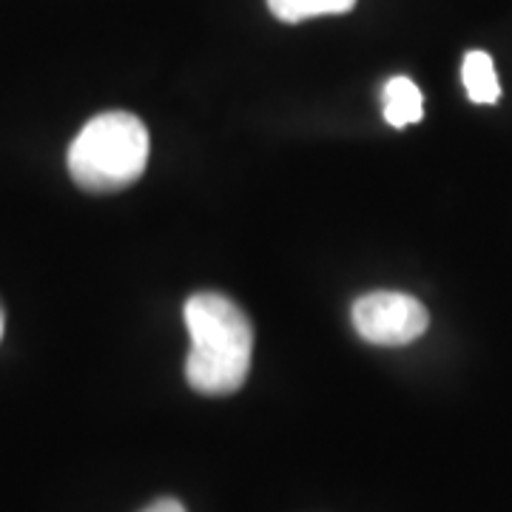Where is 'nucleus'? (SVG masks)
I'll use <instances>...</instances> for the list:
<instances>
[{
    "label": "nucleus",
    "mask_w": 512,
    "mask_h": 512,
    "mask_svg": "<svg viewBox=\"0 0 512 512\" xmlns=\"http://www.w3.org/2000/svg\"><path fill=\"white\" fill-rule=\"evenodd\" d=\"M191 350L185 379L205 396H231L245 384L254 356V328L234 299L222 293H194L185 302Z\"/></svg>",
    "instance_id": "obj_1"
},
{
    "label": "nucleus",
    "mask_w": 512,
    "mask_h": 512,
    "mask_svg": "<svg viewBox=\"0 0 512 512\" xmlns=\"http://www.w3.org/2000/svg\"><path fill=\"white\" fill-rule=\"evenodd\" d=\"M148 128L128 111L92 117L69 148V174L83 191L109 194L143 177L148 163Z\"/></svg>",
    "instance_id": "obj_2"
},
{
    "label": "nucleus",
    "mask_w": 512,
    "mask_h": 512,
    "mask_svg": "<svg viewBox=\"0 0 512 512\" xmlns=\"http://www.w3.org/2000/svg\"><path fill=\"white\" fill-rule=\"evenodd\" d=\"M430 325V313L416 296L396 291H376L356 299L353 328L356 333L382 348H399L416 342Z\"/></svg>",
    "instance_id": "obj_3"
},
{
    "label": "nucleus",
    "mask_w": 512,
    "mask_h": 512,
    "mask_svg": "<svg viewBox=\"0 0 512 512\" xmlns=\"http://www.w3.org/2000/svg\"><path fill=\"white\" fill-rule=\"evenodd\" d=\"M384 120L393 128H407L413 123H419L424 114V100H421L419 86L410 77H390L384 86Z\"/></svg>",
    "instance_id": "obj_4"
},
{
    "label": "nucleus",
    "mask_w": 512,
    "mask_h": 512,
    "mask_svg": "<svg viewBox=\"0 0 512 512\" xmlns=\"http://www.w3.org/2000/svg\"><path fill=\"white\" fill-rule=\"evenodd\" d=\"M461 83L467 89V97L478 106H493L501 97V83H498V74H495L493 57L481 52V49H473V52L464 55Z\"/></svg>",
    "instance_id": "obj_5"
},
{
    "label": "nucleus",
    "mask_w": 512,
    "mask_h": 512,
    "mask_svg": "<svg viewBox=\"0 0 512 512\" xmlns=\"http://www.w3.org/2000/svg\"><path fill=\"white\" fill-rule=\"evenodd\" d=\"M356 6V0H268V9L282 23L322 18V15H345Z\"/></svg>",
    "instance_id": "obj_6"
},
{
    "label": "nucleus",
    "mask_w": 512,
    "mask_h": 512,
    "mask_svg": "<svg viewBox=\"0 0 512 512\" xmlns=\"http://www.w3.org/2000/svg\"><path fill=\"white\" fill-rule=\"evenodd\" d=\"M143 512H185V507L180 501H174V498H160V501L148 504Z\"/></svg>",
    "instance_id": "obj_7"
},
{
    "label": "nucleus",
    "mask_w": 512,
    "mask_h": 512,
    "mask_svg": "<svg viewBox=\"0 0 512 512\" xmlns=\"http://www.w3.org/2000/svg\"><path fill=\"white\" fill-rule=\"evenodd\" d=\"M0 339H3V311H0Z\"/></svg>",
    "instance_id": "obj_8"
}]
</instances>
